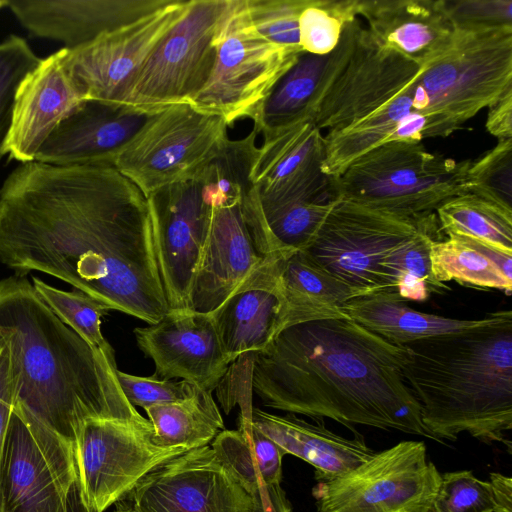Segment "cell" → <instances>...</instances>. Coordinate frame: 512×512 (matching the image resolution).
Masks as SVG:
<instances>
[{"instance_id": "1f68e13d", "label": "cell", "mask_w": 512, "mask_h": 512, "mask_svg": "<svg viewBox=\"0 0 512 512\" xmlns=\"http://www.w3.org/2000/svg\"><path fill=\"white\" fill-rule=\"evenodd\" d=\"M327 55L303 52L277 81L255 115L254 129L267 134L310 118V106L322 75Z\"/></svg>"}, {"instance_id": "7c38bea8", "label": "cell", "mask_w": 512, "mask_h": 512, "mask_svg": "<svg viewBox=\"0 0 512 512\" xmlns=\"http://www.w3.org/2000/svg\"><path fill=\"white\" fill-rule=\"evenodd\" d=\"M441 474L422 441H403L355 468L317 480V512H430Z\"/></svg>"}, {"instance_id": "c3c4849f", "label": "cell", "mask_w": 512, "mask_h": 512, "mask_svg": "<svg viewBox=\"0 0 512 512\" xmlns=\"http://www.w3.org/2000/svg\"><path fill=\"white\" fill-rule=\"evenodd\" d=\"M4 155H6V154L4 153V151L2 149V146H0V162H1V160H2Z\"/></svg>"}, {"instance_id": "277c9868", "label": "cell", "mask_w": 512, "mask_h": 512, "mask_svg": "<svg viewBox=\"0 0 512 512\" xmlns=\"http://www.w3.org/2000/svg\"><path fill=\"white\" fill-rule=\"evenodd\" d=\"M401 347L403 378L436 441H456L467 433L511 450V310L490 325Z\"/></svg>"}, {"instance_id": "ab89813d", "label": "cell", "mask_w": 512, "mask_h": 512, "mask_svg": "<svg viewBox=\"0 0 512 512\" xmlns=\"http://www.w3.org/2000/svg\"><path fill=\"white\" fill-rule=\"evenodd\" d=\"M40 60L18 35L11 34L0 42V146L9 128L17 89Z\"/></svg>"}, {"instance_id": "30bf717a", "label": "cell", "mask_w": 512, "mask_h": 512, "mask_svg": "<svg viewBox=\"0 0 512 512\" xmlns=\"http://www.w3.org/2000/svg\"><path fill=\"white\" fill-rule=\"evenodd\" d=\"M279 256L272 252L256 188L212 207L189 310L213 313L233 294L264 280Z\"/></svg>"}, {"instance_id": "3957f363", "label": "cell", "mask_w": 512, "mask_h": 512, "mask_svg": "<svg viewBox=\"0 0 512 512\" xmlns=\"http://www.w3.org/2000/svg\"><path fill=\"white\" fill-rule=\"evenodd\" d=\"M0 339L9 360L13 408L73 449L92 418L141 420L100 353L62 322L23 276L0 280Z\"/></svg>"}, {"instance_id": "f6af8a7d", "label": "cell", "mask_w": 512, "mask_h": 512, "mask_svg": "<svg viewBox=\"0 0 512 512\" xmlns=\"http://www.w3.org/2000/svg\"><path fill=\"white\" fill-rule=\"evenodd\" d=\"M251 512H293L280 484L264 486L253 495Z\"/></svg>"}, {"instance_id": "60d3db41", "label": "cell", "mask_w": 512, "mask_h": 512, "mask_svg": "<svg viewBox=\"0 0 512 512\" xmlns=\"http://www.w3.org/2000/svg\"><path fill=\"white\" fill-rule=\"evenodd\" d=\"M116 376L123 394L132 406L148 407L183 400L199 387L186 380L172 381L140 377L117 370Z\"/></svg>"}, {"instance_id": "9c48e42d", "label": "cell", "mask_w": 512, "mask_h": 512, "mask_svg": "<svg viewBox=\"0 0 512 512\" xmlns=\"http://www.w3.org/2000/svg\"><path fill=\"white\" fill-rule=\"evenodd\" d=\"M214 43L213 70L191 103L221 115L228 127L241 118L253 120L277 81L303 53L259 35L248 19L245 0H226Z\"/></svg>"}, {"instance_id": "8d00e7d4", "label": "cell", "mask_w": 512, "mask_h": 512, "mask_svg": "<svg viewBox=\"0 0 512 512\" xmlns=\"http://www.w3.org/2000/svg\"><path fill=\"white\" fill-rule=\"evenodd\" d=\"M468 193L512 210V139L470 161L466 173Z\"/></svg>"}, {"instance_id": "e0dca14e", "label": "cell", "mask_w": 512, "mask_h": 512, "mask_svg": "<svg viewBox=\"0 0 512 512\" xmlns=\"http://www.w3.org/2000/svg\"><path fill=\"white\" fill-rule=\"evenodd\" d=\"M188 3L189 0H168L157 11L90 44L62 48L64 64L85 100L124 105L138 72Z\"/></svg>"}, {"instance_id": "2e32d148", "label": "cell", "mask_w": 512, "mask_h": 512, "mask_svg": "<svg viewBox=\"0 0 512 512\" xmlns=\"http://www.w3.org/2000/svg\"><path fill=\"white\" fill-rule=\"evenodd\" d=\"M248 494L206 445L146 474L119 502L125 512H251Z\"/></svg>"}, {"instance_id": "681fc988", "label": "cell", "mask_w": 512, "mask_h": 512, "mask_svg": "<svg viewBox=\"0 0 512 512\" xmlns=\"http://www.w3.org/2000/svg\"><path fill=\"white\" fill-rule=\"evenodd\" d=\"M114 512H125L122 509L117 508Z\"/></svg>"}, {"instance_id": "ac0fdd59", "label": "cell", "mask_w": 512, "mask_h": 512, "mask_svg": "<svg viewBox=\"0 0 512 512\" xmlns=\"http://www.w3.org/2000/svg\"><path fill=\"white\" fill-rule=\"evenodd\" d=\"M324 156V135L310 118L264 134L251 176L261 211L338 198L332 177L321 170Z\"/></svg>"}, {"instance_id": "7402d4cb", "label": "cell", "mask_w": 512, "mask_h": 512, "mask_svg": "<svg viewBox=\"0 0 512 512\" xmlns=\"http://www.w3.org/2000/svg\"><path fill=\"white\" fill-rule=\"evenodd\" d=\"M156 112L85 100L53 131L35 161L55 166H114L120 152Z\"/></svg>"}, {"instance_id": "d4e9b609", "label": "cell", "mask_w": 512, "mask_h": 512, "mask_svg": "<svg viewBox=\"0 0 512 512\" xmlns=\"http://www.w3.org/2000/svg\"><path fill=\"white\" fill-rule=\"evenodd\" d=\"M251 420L285 454L313 466L316 480L341 475L376 452L359 433H354L353 438L341 436L327 429L323 419L310 423L295 414L280 416L253 407Z\"/></svg>"}, {"instance_id": "7a4b0ae2", "label": "cell", "mask_w": 512, "mask_h": 512, "mask_svg": "<svg viewBox=\"0 0 512 512\" xmlns=\"http://www.w3.org/2000/svg\"><path fill=\"white\" fill-rule=\"evenodd\" d=\"M404 350L347 318L295 324L253 355L252 390L264 405L315 419L435 440L406 384ZM436 441V440H435Z\"/></svg>"}, {"instance_id": "f1b7e54d", "label": "cell", "mask_w": 512, "mask_h": 512, "mask_svg": "<svg viewBox=\"0 0 512 512\" xmlns=\"http://www.w3.org/2000/svg\"><path fill=\"white\" fill-rule=\"evenodd\" d=\"M430 259L433 276L439 283L456 281L511 294L510 253L466 236L446 235L432 243Z\"/></svg>"}, {"instance_id": "d6986e66", "label": "cell", "mask_w": 512, "mask_h": 512, "mask_svg": "<svg viewBox=\"0 0 512 512\" xmlns=\"http://www.w3.org/2000/svg\"><path fill=\"white\" fill-rule=\"evenodd\" d=\"M159 270L170 310H189L194 273L212 208L196 178L170 184L147 197Z\"/></svg>"}, {"instance_id": "7dc6e473", "label": "cell", "mask_w": 512, "mask_h": 512, "mask_svg": "<svg viewBox=\"0 0 512 512\" xmlns=\"http://www.w3.org/2000/svg\"><path fill=\"white\" fill-rule=\"evenodd\" d=\"M9 0H0V9L8 7Z\"/></svg>"}, {"instance_id": "8992f818", "label": "cell", "mask_w": 512, "mask_h": 512, "mask_svg": "<svg viewBox=\"0 0 512 512\" xmlns=\"http://www.w3.org/2000/svg\"><path fill=\"white\" fill-rule=\"evenodd\" d=\"M421 71L420 65L382 46L355 18L327 55L310 119L321 131L365 120L410 94Z\"/></svg>"}, {"instance_id": "5bb4252c", "label": "cell", "mask_w": 512, "mask_h": 512, "mask_svg": "<svg viewBox=\"0 0 512 512\" xmlns=\"http://www.w3.org/2000/svg\"><path fill=\"white\" fill-rule=\"evenodd\" d=\"M226 0H189L134 79L124 105L145 111L190 102L214 67V38Z\"/></svg>"}, {"instance_id": "cb8c5ba5", "label": "cell", "mask_w": 512, "mask_h": 512, "mask_svg": "<svg viewBox=\"0 0 512 512\" xmlns=\"http://www.w3.org/2000/svg\"><path fill=\"white\" fill-rule=\"evenodd\" d=\"M357 16L382 46L422 68L445 50L455 31L443 0H358Z\"/></svg>"}, {"instance_id": "9a60e30c", "label": "cell", "mask_w": 512, "mask_h": 512, "mask_svg": "<svg viewBox=\"0 0 512 512\" xmlns=\"http://www.w3.org/2000/svg\"><path fill=\"white\" fill-rule=\"evenodd\" d=\"M75 482L72 447L12 408L1 464V512H68Z\"/></svg>"}, {"instance_id": "836d02e7", "label": "cell", "mask_w": 512, "mask_h": 512, "mask_svg": "<svg viewBox=\"0 0 512 512\" xmlns=\"http://www.w3.org/2000/svg\"><path fill=\"white\" fill-rule=\"evenodd\" d=\"M257 135L253 128L245 138L228 139L194 177L200 183L204 201L211 208L243 197L255 188L251 176Z\"/></svg>"}, {"instance_id": "d590c367", "label": "cell", "mask_w": 512, "mask_h": 512, "mask_svg": "<svg viewBox=\"0 0 512 512\" xmlns=\"http://www.w3.org/2000/svg\"><path fill=\"white\" fill-rule=\"evenodd\" d=\"M358 0H311L298 22L304 52L325 56L338 45L345 24L357 18Z\"/></svg>"}, {"instance_id": "ffe728a7", "label": "cell", "mask_w": 512, "mask_h": 512, "mask_svg": "<svg viewBox=\"0 0 512 512\" xmlns=\"http://www.w3.org/2000/svg\"><path fill=\"white\" fill-rule=\"evenodd\" d=\"M134 334L159 379L178 378L212 392L231 366L212 314L170 310L156 323L135 328Z\"/></svg>"}, {"instance_id": "b9f144b4", "label": "cell", "mask_w": 512, "mask_h": 512, "mask_svg": "<svg viewBox=\"0 0 512 512\" xmlns=\"http://www.w3.org/2000/svg\"><path fill=\"white\" fill-rule=\"evenodd\" d=\"M455 28L512 26V0H443Z\"/></svg>"}, {"instance_id": "4fadbf2b", "label": "cell", "mask_w": 512, "mask_h": 512, "mask_svg": "<svg viewBox=\"0 0 512 512\" xmlns=\"http://www.w3.org/2000/svg\"><path fill=\"white\" fill-rule=\"evenodd\" d=\"M185 451L156 444L149 419L86 420L76 439V486L87 512H104L152 469Z\"/></svg>"}, {"instance_id": "44dd1931", "label": "cell", "mask_w": 512, "mask_h": 512, "mask_svg": "<svg viewBox=\"0 0 512 512\" xmlns=\"http://www.w3.org/2000/svg\"><path fill=\"white\" fill-rule=\"evenodd\" d=\"M84 101L64 64L63 50L41 58L15 94L4 153L20 164L35 161L53 131Z\"/></svg>"}, {"instance_id": "4316f807", "label": "cell", "mask_w": 512, "mask_h": 512, "mask_svg": "<svg viewBox=\"0 0 512 512\" xmlns=\"http://www.w3.org/2000/svg\"><path fill=\"white\" fill-rule=\"evenodd\" d=\"M403 301L396 291L373 293L352 299L344 312L349 319L397 346L481 328L498 321L506 312L499 310L481 319L462 320L420 312Z\"/></svg>"}, {"instance_id": "5b68a950", "label": "cell", "mask_w": 512, "mask_h": 512, "mask_svg": "<svg viewBox=\"0 0 512 512\" xmlns=\"http://www.w3.org/2000/svg\"><path fill=\"white\" fill-rule=\"evenodd\" d=\"M512 90V26L455 28L445 50L422 68L413 106L424 138L447 137Z\"/></svg>"}, {"instance_id": "f35d334b", "label": "cell", "mask_w": 512, "mask_h": 512, "mask_svg": "<svg viewBox=\"0 0 512 512\" xmlns=\"http://www.w3.org/2000/svg\"><path fill=\"white\" fill-rule=\"evenodd\" d=\"M496 504L489 481L472 471L446 472L431 504L430 512H495Z\"/></svg>"}, {"instance_id": "d6a6232c", "label": "cell", "mask_w": 512, "mask_h": 512, "mask_svg": "<svg viewBox=\"0 0 512 512\" xmlns=\"http://www.w3.org/2000/svg\"><path fill=\"white\" fill-rule=\"evenodd\" d=\"M435 214L442 234L466 236L512 254V210L465 193L443 202Z\"/></svg>"}, {"instance_id": "7bdbcfd3", "label": "cell", "mask_w": 512, "mask_h": 512, "mask_svg": "<svg viewBox=\"0 0 512 512\" xmlns=\"http://www.w3.org/2000/svg\"><path fill=\"white\" fill-rule=\"evenodd\" d=\"M13 408V387L6 347L0 339V477L5 438ZM1 512V490H0Z\"/></svg>"}, {"instance_id": "83f0119b", "label": "cell", "mask_w": 512, "mask_h": 512, "mask_svg": "<svg viewBox=\"0 0 512 512\" xmlns=\"http://www.w3.org/2000/svg\"><path fill=\"white\" fill-rule=\"evenodd\" d=\"M211 314L231 364L264 350L282 331V305L275 280L233 294Z\"/></svg>"}, {"instance_id": "ba28073f", "label": "cell", "mask_w": 512, "mask_h": 512, "mask_svg": "<svg viewBox=\"0 0 512 512\" xmlns=\"http://www.w3.org/2000/svg\"><path fill=\"white\" fill-rule=\"evenodd\" d=\"M470 161L431 153L421 140H395L363 154L332 180L338 197L399 214L430 213L468 193Z\"/></svg>"}, {"instance_id": "52a82bcc", "label": "cell", "mask_w": 512, "mask_h": 512, "mask_svg": "<svg viewBox=\"0 0 512 512\" xmlns=\"http://www.w3.org/2000/svg\"><path fill=\"white\" fill-rule=\"evenodd\" d=\"M437 227L435 212L399 214L338 197L302 251L367 295L396 291L393 262L411 240Z\"/></svg>"}, {"instance_id": "484cf974", "label": "cell", "mask_w": 512, "mask_h": 512, "mask_svg": "<svg viewBox=\"0 0 512 512\" xmlns=\"http://www.w3.org/2000/svg\"><path fill=\"white\" fill-rule=\"evenodd\" d=\"M275 288L282 305V330L322 319L347 318L345 306L367 295L313 262L303 251L280 256Z\"/></svg>"}, {"instance_id": "8fae6325", "label": "cell", "mask_w": 512, "mask_h": 512, "mask_svg": "<svg viewBox=\"0 0 512 512\" xmlns=\"http://www.w3.org/2000/svg\"><path fill=\"white\" fill-rule=\"evenodd\" d=\"M228 125L190 102L157 111L120 152L114 167L147 198L170 184L193 179L225 142Z\"/></svg>"}, {"instance_id": "f546056e", "label": "cell", "mask_w": 512, "mask_h": 512, "mask_svg": "<svg viewBox=\"0 0 512 512\" xmlns=\"http://www.w3.org/2000/svg\"><path fill=\"white\" fill-rule=\"evenodd\" d=\"M216 457L245 491L253 496L262 487L280 484L285 452L251 419L239 417L237 430H222L211 445Z\"/></svg>"}, {"instance_id": "bcb514c9", "label": "cell", "mask_w": 512, "mask_h": 512, "mask_svg": "<svg viewBox=\"0 0 512 512\" xmlns=\"http://www.w3.org/2000/svg\"><path fill=\"white\" fill-rule=\"evenodd\" d=\"M496 510L495 512H512V479L498 472L490 473Z\"/></svg>"}, {"instance_id": "4dcf8cb0", "label": "cell", "mask_w": 512, "mask_h": 512, "mask_svg": "<svg viewBox=\"0 0 512 512\" xmlns=\"http://www.w3.org/2000/svg\"><path fill=\"white\" fill-rule=\"evenodd\" d=\"M211 393L198 387L188 398L146 408L156 444L189 451L211 443L224 429Z\"/></svg>"}, {"instance_id": "ee69618b", "label": "cell", "mask_w": 512, "mask_h": 512, "mask_svg": "<svg viewBox=\"0 0 512 512\" xmlns=\"http://www.w3.org/2000/svg\"><path fill=\"white\" fill-rule=\"evenodd\" d=\"M485 127L498 141L512 139V90L489 107Z\"/></svg>"}, {"instance_id": "e575fe53", "label": "cell", "mask_w": 512, "mask_h": 512, "mask_svg": "<svg viewBox=\"0 0 512 512\" xmlns=\"http://www.w3.org/2000/svg\"><path fill=\"white\" fill-rule=\"evenodd\" d=\"M32 285L62 322L117 368L114 350L101 332V318L110 311L108 306L79 290H60L37 277L32 278Z\"/></svg>"}, {"instance_id": "603a6c76", "label": "cell", "mask_w": 512, "mask_h": 512, "mask_svg": "<svg viewBox=\"0 0 512 512\" xmlns=\"http://www.w3.org/2000/svg\"><path fill=\"white\" fill-rule=\"evenodd\" d=\"M168 0H9L8 8L35 37L66 49L90 44L164 6Z\"/></svg>"}, {"instance_id": "74e56055", "label": "cell", "mask_w": 512, "mask_h": 512, "mask_svg": "<svg viewBox=\"0 0 512 512\" xmlns=\"http://www.w3.org/2000/svg\"><path fill=\"white\" fill-rule=\"evenodd\" d=\"M311 0H245L248 19L267 41L304 52L299 44L298 22Z\"/></svg>"}, {"instance_id": "6da1fadb", "label": "cell", "mask_w": 512, "mask_h": 512, "mask_svg": "<svg viewBox=\"0 0 512 512\" xmlns=\"http://www.w3.org/2000/svg\"><path fill=\"white\" fill-rule=\"evenodd\" d=\"M0 263L148 324L170 311L147 198L112 165L15 168L0 188Z\"/></svg>"}]
</instances>
